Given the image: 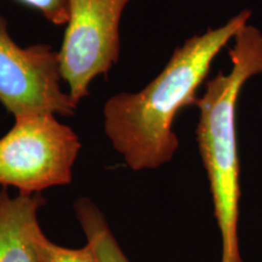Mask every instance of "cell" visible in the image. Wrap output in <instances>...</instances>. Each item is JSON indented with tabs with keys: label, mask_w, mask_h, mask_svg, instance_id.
Segmentation results:
<instances>
[{
	"label": "cell",
	"mask_w": 262,
	"mask_h": 262,
	"mask_svg": "<svg viewBox=\"0 0 262 262\" xmlns=\"http://www.w3.org/2000/svg\"><path fill=\"white\" fill-rule=\"evenodd\" d=\"M261 113H262V98H261Z\"/></svg>",
	"instance_id": "cell-10"
},
{
	"label": "cell",
	"mask_w": 262,
	"mask_h": 262,
	"mask_svg": "<svg viewBox=\"0 0 262 262\" xmlns=\"http://www.w3.org/2000/svg\"><path fill=\"white\" fill-rule=\"evenodd\" d=\"M228 54L231 70L206 81L196 100L195 135L221 235L220 262H243L238 237L242 192L237 104L247 81L262 74V32L247 24L235 34Z\"/></svg>",
	"instance_id": "cell-2"
},
{
	"label": "cell",
	"mask_w": 262,
	"mask_h": 262,
	"mask_svg": "<svg viewBox=\"0 0 262 262\" xmlns=\"http://www.w3.org/2000/svg\"><path fill=\"white\" fill-rule=\"evenodd\" d=\"M32 244L38 262H101L90 242L80 249L63 248L48 239L39 224L32 231Z\"/></svg>",
	"instance_id": "cell-8"
},
{
	"label": "cell",
	"mask_w": 262,
	"mask_h": 262,
	"mask_svg": "<svg viewBox=\"0 0 262 262\" xmlns=\"http://www.w3.org/2000/svg\"><path fill=\"white\" fill-rule=\"evenodd\" d=\"M80 149L79 137L56 114L15 117L14 125L0 139V188L33 195L70 185Z\"/></svg>",
	"instance_id": "cell-3"
},
{
	"label": "cell",
	"mask_w": 262,
	"mask_h": 262,
	"mask_svg": "<svg viewBox=\"0 0 262 262\" xmlns=\"http://www.w3.org/2000/svg\"><path fill=\"white\" fill-rule=\"evenodd\" d=\"M74 211L86 241L94 245L101 262H130L118 244L103 214L93 201L81 196L75 202Z\"/></svg>",
	"instance_id": "cell-7"
},
{
	"label": "cell",
	"mask_w": 262,
	"mask_h": 262,
	"mask_svg": "<svg viewBox=\"0 0 262 262\" xmlns=\"http://www.w3.org/2000/svg\"><path fill=\"white\" fill-rule=\"evenodd\" d=\"M251 15L250 10H243L220 27L188 38L142 90L117 94L106 101L104 134L131 170H155L171 162L180 146L173 131L176 117L183 108L195 106L212 62Z\"/></svg>",
	"instance_id": "cell-1"
},
{
	"label": "cell",
	"mask_w": 262,
	"mask_h": 262,
	"mask_svg": "<svg viewBox=\"0 0 262 262\" xmlns=\"http://www.w3.org/2000/svg\"><path fill=\"white\" fill-rule=\"evenodd\" d=\"M133 0H70V19L58 50L62 80L72 101L80 103L100 75L120 56V21Z\"/></svg>",
	"instance_id": "cell-4"
},
{
	"label": "cell",
	"mask_w": 262,
	"mask_h": 262,
	"mask_svg": "<svg viewBox=\"0 0 262 262\" xmlns=\"http://www.w3.org/2000/svg\"><path fill=\"white\" fill-rule=\"evenodd\" d=\"M45 203L39 193L11 196L0 188V262H38L32 231Z\"/></svg>",
	"instance_id": "cell-6"
},
{
	"label": "cell",
	"mask_w": 262,
	"mask_h": 262,
	"mask_svg": "<svg viewBox=\"0 0 262 262\" xmlns=\"http://www.w3.org/2000/svg\"><path fill=\"white\" fill-rule=\"evenodd\" d=\"M37 10L51 24L66 26L70 19V0H17Z\"/></svg>",
	"instance_id": "cell-9"
},
{
	"label": "cell",
	"mask_w": 262,
	"mask_h": 262,
	"mask_svg": "<svg viewBox=\"0 0 262 262\" xmlns=\"http://www.w3.org/2000/svg\"><path fill=\"white\" fill-rule=\"evenodd\" d=\"M58 51L47 44L19 47L0 11V103L14 117L29 113L74 116L75 104L61 86Z\"/></svg>",
	"instance_id": "cell-5"
}]
</instances>
